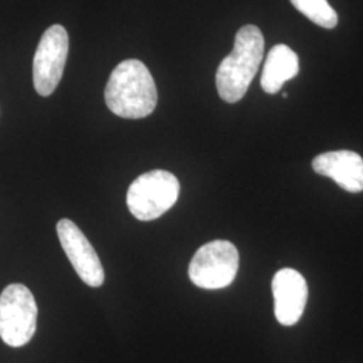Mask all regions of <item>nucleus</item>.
Returning a JSON list of instances; mask_svg holds the SVG:
<instances>
[{
	"label": "nucleus",
	"instance_id": "f257e3e1",
	"mask_svg": "<svg viewBox=\"0 0 363 363\" xmlns=\"http://www.w3.org/2000/svg\"><path fill=\"white\" fill-rule=\"evenodd\" d=\"M105 103L115 115L143 118L155 111L157 89L148 67L139 60L120 62L105 88Z\"/></svg>",
	"mask_w": 363,
	"mask_h": 363
},
{
	"label": "nucleus",
	"instance_id": "f03ea898",
	"mask_svg": "<svg viewBox=\"0 0 363 363\" xmlns=\"http://www.w3.org/2000/svg\"><path fill=\"white\" fill-rule=\"evenodd\" d=\"M265 42L259 27H241L234 39L232 52L222 60L216 84L220 99L229 104L240 101L259 72L264 58Z\"/></svg>",
	"mask_w": 363,
	"mask_h": 363
},
{
	"label": "nucleus",
	"instance_id": "7ed1b4c3",
	"mask_svg": "<svg viewBox=\"0 0 363 363\" xmlns=\"http://www.w3.org/2000/svg\"><path fill=\"white\" fill-rule=\"evenodd\" d=\"M178 178L164 169L142 174L132 182L127 193V206L139 220H154L167 213L179 198Z\"/></svg>",
	"mask_w": 363,
	"mask_h": 363
},
{
	"label": "nucleus",
	"instance_id": "20e7f679",
	"mask_svg": "<svg viewBox=\"0 0 363 363\" xmlns=\"http://www.w3.org/2000/svg\"><path fill=\"white\" fill-rule=\"evenodd\" d=\"M38 306L23 284H10L0 294V337L11 347L27 345L37 331Z\"/></svg>",
	"mask_w": 363,
	"mask_h": 363
},
{
	"label": "nucleus",
	"instance_id": "39448f33",
	"mask_svg": "<svg viewBox=\"0 0 363 363\" xmlns=\"http://www.w3.org/2000/svg\"><path fill=\"white\" fill-rule=\"evenodd\" d=\"M240 267L238 250L230 241L217 240L199 247L189 267L190 280L203 289L230 286Z\"/></svg>",
	"mask_w": 363,
	"mask_h": 363
},
{
	"label": "nucleus",
	"instance_id": "423d86ee",
	"mask_svg": "<svg viewBox=\"0 0 363 363\" xmlns=\"http://www.w3.org/2000/svg\"><path fill=\"white\" fill-rule=\"evenodd\" d=\"M69 54V35L64 26L52 25L39 40L33 64L34 88L42 97H48L57 89Z\"/></svg>",
	"mask_w": 363,
	"mask_h": 363
},
{
	"label": "nucleus",
	"instance_id": "0eeeda50",
	"mask_svg": "<svg viewBox=\"0 0 363 363\" xmlns=\"http://www.w3.org/2000/svg\"><path fill=\"white\" fill-rule=\"evenodd\" d=\"M57 234L79 279L93 288L103 286L105 280L103 264L77 225L73 220L64 218L57 223Z\"/></svg>",
	"mask_w": 363,
	"mask_h": 363
},
{
	"label": "nucleus",
	"instance_id": "6e6552de",
	"mask_svg": "<svg viewBox=\"0 0 363 363\" xmlns=\"http://www.w3.org/2000/svg\"><path fill=\"white\" fill-rule=\"evenodd\" d=\"M274 315L279 323L294 325L303 316L308 298L307 281L298 271L284 268L274 274L272 281Z\"/></svg>",
	"mask_w": 363,
	"mask_h": 363
},
{
	"label": "nucleus",
	"instance_id": "1a4fd4ad",
	"mask_svg": "<svg viewBox=\"0 0 363 363\" xmlns=\"http://www.w3.org/2000/svg\"><path fill=\"white\" fill-rule=\"evenodd\" d=\"M312 169L323 177H328L349 193L363 191V159L357 152L342 150L316 156Z\"/></svg>",
	"mask_w": 363,
	"mask_h": 363
},
{
	"label": "nucleus",
	"instance_id": "9d476101",
	"mask_svg": "<svg viewBox=\"0 0 363 363\" xmlns=\"http://www.w3.org/2000/svg\"><path fill=\"white\" fill-rule=\"evenodd\" d=\"M298 70V54L286 45H276L267 55L261 74V88L268 94H274L286 81L296 77Z\"/></svg>",
	"mask_w": 363,
	"mask_h": 363
},
{
	"label": "nucleus",
	"instance_id": "9b49d317",
	"mask_svg": "<svg viewBox=\"0 0 363 363\" xmlns=\"http://www.w3.org/2000/svg\"><path fill=\"white\" fill-rule=\"evenodd\" d=\"M291 3L315 25L327 30L337 27V13L327 0H291Z\"/></svg>",
	"mask_w": 363,
	"mask_h": 363
}]
</instances>
